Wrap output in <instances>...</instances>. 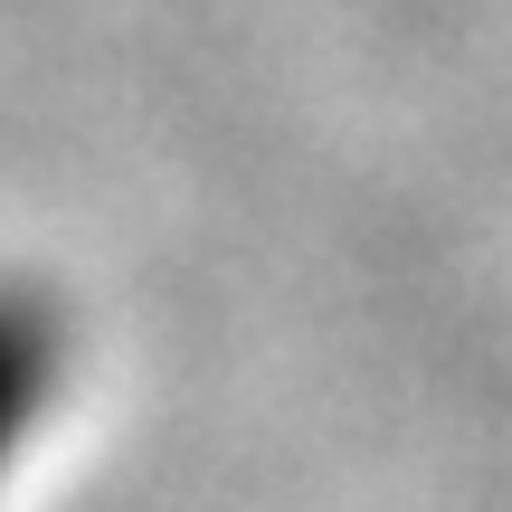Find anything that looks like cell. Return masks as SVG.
<instances>
[{"mask_svg":"<svg viewBox=\"0 0 512 512\" xmlns=\"http://www.w3.org/2000/svg\"><path fill=\"white\" fill-rule=\"evenodd\" d=\"M48 389H57V313L29 285H0V475L29 446Z\"/></svg>","mask_w":512,"mask_h":512,"instance_id":"1","label":"cell"}]
</instances>
